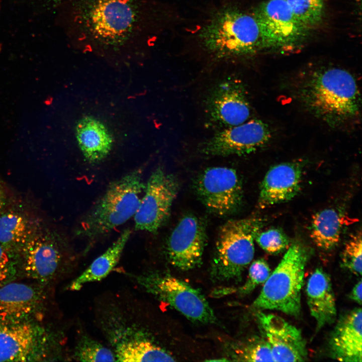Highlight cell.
<instances>
[{"instance_id":"1","label":"cell","mask_w":362,"mask_h":362,"mask_svg":"<svg viewBox=\"0 0 362 362\" xmlns=\"http://www.w3.org/2000/svg\"><path fill=\"white\" fill-rule=\"evenodd\" d=\"M94 320L117 361H172L145 323L141 298L129 291L101 295L94 307Z\"/></svg>"},{"instance_id":"33","label":"cell","mask_w":362,"mask_h":362,"mask_svg":"<svg viewBox=\"0 0 362 362\" xmlns=\"http://www.w3.org/2000/svg\"><path fill=\"white\" fill-rule=\"evenodd\" d=\"M361 286V281L360 280L352 289L349 296L350 299L359 305H361L362 300Z\"/></svg>"},{"instance_id":"10","label":"cell","mask_w":362,"mask_h":362,"mask_svg":"<svg viewBox=\"0 0 362 362\" xmlns=\"http://www.w3.org/2000/svg\"><path fill=\"white\" fill-rule=\"evenodd\" d=\"M258 25L263 48H292L307 36V29L283 0H266L253 14Z\"/></svg>"},{"instance_id":"18","label":"cell","mask_w":362,"mask_h":362,"mask_svg":"<svg viewBox=\"0 0 362 362\" xmlns=\"http://www.w3.org/2000/svg\"><path fill=\"white\" fill-rule=\"evenodd\" d=\"M44 301L40 288L11 281L0 287V321H26L40 310Z\"/></svg>"},{"instance_id":"2","label":"cell","mask_w":362,"mask_h":362,"mask_svg":"<svg viewBox=\"0 0 362 362\" xmlns=\"http://www.w3.org/2000/svg\"><path fill=\"white\" fill-rule=\"evenodd\" d=\"M296 94L311 114L333 128L350 124L360 114V95L355 78L346 70L319 66L301 73Z\"/></svg>"},{"instance_id":"23","label":"cell","mask_w":362,"mask_h":362,"mask_svg":"<svg viewBox=\"0 0 362 362\" xmlns=\"http://www.w3.org/2000/svg\"><path fill=\"white\" fill-rule=\"evenodd\" d=\"M40 225L21 212H0V245L10 254L18 255Z\"/></svg>"},{"instance_id":"24","label":"cell","mask_w":362,"mask_h":362,"mask_svg":"<svg viewBox=\"0 0 362 362\" xmlns=\"http://www.w3.org/2000/svg\"><path fill=\"white\" fill-rule=\"evenodd\" d=\"M130 234L129 229L124 230L110 247L68 284L67 290L79 291L87 284L106 278L119 262Z\"/></svg>"},{"instance_id":"28","label":"cell","mask_w":362,"mask_h":362,"mask_svg":"<svg viewBox=\"0 0 362 362\" xmlns=\"http://www.w3.org/2000/svg\"><path fill=\"white\" fill-rule=\"evenodd\" d=\"M361 234L352 236L346 243L342 254V265L354 274L360 276L361 264Z\"/></svg>"},{"instance_id":"25","label":"cell","mask_w":362,"mask_h":362,"mask_svg":"<svg viewBox=\"0 0 362 362\" xmlns=\"http://www.w3.org/2000/svg\"><path fill=\"white\" fill-rule=\"evenodd\" d=\"M343 222L340 215L333 209L315 214L311 220L310 237L319 248L328 250L339 242Z\"/></svg>"},{"instance_id":"19","label":"cell","mask_w":362,"mask_h":362,"mask_svg":"<svg viewBox=\"0 0 362 362\" xmlns=\"http://www.w3.org/2000/svg\"><path fill=\"white\" fill-rule=\"evenodd\" d=\"M39 334L27 321H0V361L29 360L38 349Z\"/></svg>"},{"instance_id":"7","label":"cell","mask_w":362,"mask_h":362,"mask_svg":"<svg viewBox=\"0 0 362 362\" xmlns=\"http://www.w3.org/2000/svg\"><path fill=\"white\" fill-rule=\"evenodd\" d=\"M263 226L261 218L248 217L229 220L220 227L212 268L214 277L222 281L241 277L253 259V241Z\"/></svg>"},{"instance_id":"32","label":"cell","mask_w":362,"mask_h":362,"mask_svg":"<svg viewBox=\"0 0 362 362\" xmlns=\"http://www.w3.org/2000/svg\"><path fill=\"white\" fill-rule=\"evenodd\" d=\"M13 256L0 245V287L12 281L16 274Z\"/></svg>"},{"instance_id":"13","label":"cell","mask_w":362,"mask_h":362,"mask_svg":"<svg viewBox=\"0 0 362 362\" xmlns=\"http://www.w3.org/2000/svg\"><path fill=\"white\" fill-rule=\"evenodd\" d=\"M270 138L268 126L254 119L217 132L203 144L202 151L209 156L245 155L262 147Z\"/></svg>"},{"instance_id":"4","label":"cell","mask_w":362,"mask_h":362,"mask_svg":"<svg viewBox=\"0 0 362 362\" xmlns=\"http://www.w3.org/2000/svg\"><path fill=\"white\" fill-rule=\"evenodd\" d=\"M142 175L137 169L112 182L82 219L76 235L93 242L134 216L145 188Z\"/></svg>"},{"instance_id":"5","label":"cell","mask_w":362,"mask_h":362,"mask_svg":"<svg viewBox=\"0 0 362 362\" xmlns=\"http://www.w3.org/2000/svg\"><path fill=\"white\" fill-rule=\"evenodd\" d=\"M198 38L203 48L219 59L246 56L263 49L254 16L233 8L216 13L202 28Z\"/></svg>"},{"instance_id":"26","label":"cell","mask_w":362,"mask_h":362,"mask_svg":"<svg viewBox=\"0 0 362 362\" xmlns=\"http://www.w3.org/2000/svg\"><path fill=\"white\" fill-rule=\"evenodd\" d=\"M74 346L70 354L77 361H116V356L108 346L93 338L83 328L77 329Z\"/></svg>"},{"instance_id":"6","label":"cell","mask_w":362,"mask_h":362,"mask_svg":"<svg viewBox=\"0 0 362 362\" xmlns=\"http://www.w3.org/2000/svg\"><path fill=\"white\" fill-rule=\"evenodd\" d=\"M309 252L302 243L289 246L275 270L264 282L253 303L258 309L280 311L297 317L301 313V290Z\"/></svg>"},{"instance_id":"17","label":"cell","mask_w":362,"mask_h":362,"mask_svg":"<svg viewBox=\"0 0 362 362\" xmlns=\"http://www.w3.org/2000/svg\"><path fill=\"white\" fill-rule=\"evenodd\" d=\"M302 176V165L298 162H284L272 166L261 183L258 207L263 209L292 199L300 190Z\"/></svg>"},{"instance_id":"35","label":"cell","mask_w":362,"mask_h":362,"mask_svg":"<svg viewBox=\"0 0 362 362\" xmlns=\"http://www.w3.org/2000/svg\"><path fill=\"white\" fill-rule=\"evenodd\" d=\"M49 1H61V0H47Z\"/></svg>"},{"instance_id":"29","label":"cell","mask_w":362,"mask_h":362,"mask_svg":"<svg viewBox=\"0 0 362 362\" xmlns=\"http://www.w3.org/2000/svg\"><path fill=\"white\" fill-rule=\"evenodd\" d=\"M258 245L266 252L276 254L289 246V240L285 233L278 228L259 232L255 238Z\"/></svg>"},{"instance_id":"9","label":"cell","mask_w":362,"mask_h":362,"mask_svg":"<svg viewBox=\"0 0 362 362\" xmlns=\"http://www.w3.org/2000/svg\"><path fill=\"white\" fill-rule=\"evenodd\" d=\"M127 275L140 289L189 319L202 323L215 321L213 311L204 295L187 283L161 272L148 270Z\"/></svg>"},{"instance_id":"21","label":"cell","mask_w":362,"mask_h":362,"mask_svg":"<svg viewBox=\"0 0 362 362\" xmlns=\"http://www.w3.org/2000/svg\"><path fill=\"white\" fill-rule=\"evenodd\" d=\"M311 315L316 321L317 330L332 323L336 317V301L329 275L318 268L309 277L306 288Z\"/></svg>"},{"instance_id":"31","label":"cell","mask_w":362,"mask_h":362,"mask_svg":"<svg viewBox=\"0 0 362 362\" xmlns=\"http://www.w3.org/2000/svg\"><path fill=\"white\" fill-rule=\"evenodd\" d=\"M242 360L274 361L270 348L266 339H259L247 345L241 352Z\"/></svg>"},{"instance_id":"12","label":"cell","mask_w":362,"mask_h":362,"mask_svg":"<svg viewBox=\"0 0 362 362\" xmlns=\"http://www.w3.org/2000/svg\"><path fill=\"white\" fill-rule=\"evenodd\" d=\"M195 189L205 207L218 215L232 214L241 205L242 185L233 168L212 167L206 169L198 177Z\"/></svg>"},{"instance_id":"15","label":"cell","mask_w":362,"mask_h":362,"mask_svg":"<svg viewBox=\"0 0 362 362\" xmlns=\"http://www.w3.org/2000/svg\"><path fill=\"white\" fill-rule=\"evenodd\" d=\"M206 233L203 223L197 217L183 218L170 235L166 254L173 266L184 270L198 265L205 245Z\"/></svg>"},{"instance_id":"30","label":"cell","mask_w":362,"mask_h":362,"mask_svg":"<svg viewBox=\"0 0 362 362\" xmlns=\"http://www.w3.org/2000/svg\"><path fill=\"white\" fill-rule=\"evenodd\" d=\"M270 274L267 263L263 259H257L251 264L248 277L239 291L242 295L251 293L258 285L264 283Z\"/></svg>"},{"instance_id":"22","label":"cell","mask_w":362,"mask_h":362,"mask_svg":"<svg viewBox=\"0 0 362 362\" xmlns=\"http://www.w3.org/2000/svg\"><path fill=\"white\" fill-rule=\"evenodd\" d=\"M75 130L78 145L89 162H99L109 154L113 145V138L101 122L85 117L78 121Z\"/></svg>"},{"instance_id":"20","label":"cell","mask_w":362,"mask_h":362,"mask_svg":"<svg viewBox=\"0 0 362 362\" xmlns=\"http://www.w3.org/2000/svg\"><path fill=\"white\" fill-rule=\"evenodd\" d=\"M361 309L358 308L339 318L329 341L333 358L342 361H361Z\"/></svg>"},{"instance_id":"34","label":"cell","mask_w":362,"mask_h":362,"mask_svg":"<svg viewBox=\"0 0 362 362\" xmlns=\"http://www.w3.org/2000/svg\"><path fill=\"white\" fill-rule=\"evenodd\" d=\"M7 202V197L4 188L0 181V212L5 208Z\"/></svg>"},{"instance_id":"8","label":"cell","mask_w":362,"mask_h":362,"mask_svg":"<svg viewBox=\"0 0 362 362\" xmlns=\"http://www.w3.org/2000/svg\"><path fill=\"white\" fill-rule=\"evenodd\" d=\"M18 255L25 275L44 284L70 274L77 264L72 251L56 235L40 226Z\"/></svg>"},{"instance_id":"11","label":"cell","mask_w":362,"mask_h":362,"mask_svg":"<svg viewBox=\"0 0 362 362\" xmlns=\"http://www.w3.org/2000/svg\"><path fill=\"white\" fill-rule=\"evenodd\" d=\"M178 189L175 177L157 168L145 184L144 195L134 216L136 230L156 233L167 220Z\"/></svg>"},{"instance_id":"14","label":"cell","mask_w":362,"mask_h":362,"mask_svg":"<svg viewBox=\"0 0 362 362\" xmlns=\"http://www.w3.org/2000/svg\"><path fill=\"white\" fill-rule=\"evenodd\" d=\"M247 97L241 80L234 78L222 80L214 87L207 100L210 119L226 127L244 123L250 114Z\"/></svg>"},{"instance_id":"27","label":"cell","mask_w":362,"mask_h":362,"mask_svg":"<svg viewBox=\"0 0 362 362\" xmlns=\"http://www.w3.org/2000/svg\"><path fill=\"white\" fill-rule=\"evenodd\" d=\"M309 30L319 25L324 14V0H283Z\"/></svg>"},{"instance_id":"3","label":"cell","mask_w":362,"mask_h":362,"mask_svg":"<svg viewBox=\"0 0 362 362\" xmlns=\"http://www.w3.org/2000/svg\"><path fill=\"white\" fill-rule=\"evenodd\" d=\"M140 4L139 0H81L76 8V24L92 44H127L141 32Z\"/></svg>"},{"instance_id":"16","label":"cell","mask_w":362,"mask_h":362,"mask_svg":"<svg viewBox=\"0 0 362 362\" xmlns=\"http://www.w3.org/2000/svg\"><path fill=\"white\" fill-rule=\"evenodd\" d=\"M274 361H302L307 356L300 330L282 317L258 311L256 314Z\"/></svg>"}]
</instances>
